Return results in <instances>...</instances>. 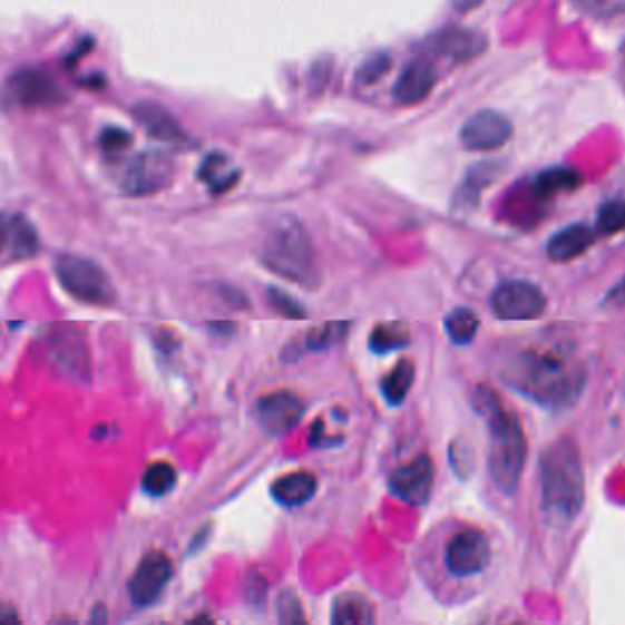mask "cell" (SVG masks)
Masks as SVG:
<instances>
[{"instance_id": "6da1fadb", "label": "cell", "mask_w": 625, "mask_h": 625, "mask_svg": "<svg viewBox=\"0 0 625 625\" xmlns=\"http://www.w3.org/2000/svg\"><path fill=\"white\" fill-rule=\"evenodd\" d=\"M502 380L539 408H570L584 393L585 369L561 349H530L508 365Z\"/></svg>"}, {"instance_id": "7a4b0ae2", "label": "cell", "mask_w": 625, "mask_h": 625, "mask_svg": "<svg viewBox=\"0 0 625 625\" xmlns=\"http://www.w3.org/2000/svg\"><path fill=\"white\" fill-rule=\"evenodd\" d=\"M473 408L488 426V470L497 490L514 496L521 485L527 465V434L516 413L505 411L501 400L490 388L476 389Z\"/></svg>"}, {"instance_id": "3957f363", "label": "cell", "mask_w": 625, "mask_h": 625, "mask_svg": "<svg viewBox=\"0 0 625 625\" xmlns=\"http://www.w3.org/2000/svg\"><path fill=\"white\" fill-rule=\"evenodd\" d=\"M541 511L550 525H568L585 502V471L582 453L573 439L554 440L539 457Z\"/></svg>"}, {"instance_id": "277c9868", "label": "cell", "mask_w": 625, "mask_h": 625, "mask_svg": "<svg viewBox=\"0 0 625 625\" xmlns=\"http://www.w3.org/2000/svg\"><path fill=\"white\" fill-rule=\"evenodd\" d=\"M258 258L266 268L292 283L306 289L320 284V270L309 233L292 215H281L270 224L258 246Z\"/></svg>"}, {"instance_id": "5b68a950", "label": "cell", "mask_w": 625, "mask_h": 625, "mask_svg": "<svg viewBox=\"0 0 625 625\" xmlns=\"http://www.w3.org/2000/svg\"><path fill=\"white\" fill-rule=\"evenodd\" d=\"M56 275L68 294L87 305L110 306L116 301V289L109 274L92 258L76 254L59 255Z\"/></svg>"}, {"instance_id": "8992f818", "label": "cell", "mask_w": 625, "mask_h": 625, "mask_svg": "<svg viewBox=\"0 0 625 625\" xmlns=\"http://www.w3.org/2000/svg\"><path fill=\"white\" fill-rule=\"evenodd\" d=\"M490 305L499 320L530 321L539 318L547 309V295L533 281L508 280L497 284Z\"/></svg>"}, {"instance_id": "52a82bcc", "label": "cell", "mask_w": 625, "mask_h": 625, "mask_svg": "<svg viewBox=\"0 0 625 625\" xmlns=\"http://www.w3.org/2000/svg\"><path fill=\"white\" fill-rule=\"evenodd\" d=\"M490 559V541L477 528H465L455 534L446 547L445 564L453 578H471L485 573Z\"/></svg>"}, {"instance_id": "ba28073f", "label": "cell", "mask_w": 625, "mask_h": 625, "mask_svg": "<svg viewBox=\"0 0 625 625\" xmlns=\"http://www.w3.org/2000/svg\"><path fill=\"white\" fill-rule=\"evenodd\" d=\"M433 482L434 466L428 453H420L408 465L391 471L388 479L391 494L413 507H424L431 497Z\"/></svg>"}, {"instance_id": "9c48e42d", "label": "cell", "mask_w": 625, "mask_h": 625, "mask_svg": "<svg viewBox=\"0 0 625 625\" xmlns=\"http://www.w3.org/2000/svg\"><path fill=\"white\" fill-rule=\"evenodd\" d=\"M170 576H173V564L166 554L160 550L147 554L136 567L135 574L130 576L127 587L130 602L138 607L155 604L169 584Z\"/></svg>"}, {"instance_id": "30bf717a", "label": "cell", "mask_w": 625, "mask_h": 625, "mask_svg": "<svg viewBox=\"0 0 625 625\" xmlns=\"http://www.w3.org/2000/svg\"><path fill=\"white\" fill-rule=\"evenodd\" d=\"M170 176H173V162L169 156L164 153H144L130 162L129 169L125 170L121 186L129 195H150L166 187Z\"/></svg>"}, {"instance_id": "8fae6325", "label": "cell", "mask_w": 625, "mask_h": 625, "mask_svg": "<svg viewBox=\"0 0 625 625\" xmlns=\"http://www.w3.org/2000/svg\"><path fill=\"white\" fill-rule=\"evenodd\" d=\"M305 414V403L297 394L290 391H275L258 400L255 406V417L264 431L270 434L289 433L300 424Z\"/></svg>"}, {"instance_id": "7c38bea8", "label": "cell", "mask_w": 625, "mask_h": 625, "mask_svg": "<svg viewBox=\"0 0 625 625\" xmlns=\"http://www.w3.org/2000/svg\"><path fill=\"white\" fill-rule=\"evenodd\" d=\"M6 92L16 104L27 107L56 105L61 101V87L45 70L22 68L11 74Z\"/></svg>"}, {"instance_id": "4fadbf2b", "label": "cell", "mask_w": 625, "mask_h": 625, "mask_svg": "<svg viewBox=\"0 0 625 625\" xmlns=\"http://www.w3.org/2000/svg\"><path fill=\"white\" fill-rule=\"evenodd\" d=\"M510 119L497 110L473 114L460 129V141L466 149L491 150L507 144L511 136Z\"/></svg>"}, {"instance_id": "5bb4252c", "label": "cell", "mask_w": 625, "mask_h": 625, "mask_svg": "<svg viewBox=\"0 0 625 625\" xmlns=\"http://www.w3.org/2000/svg\"><path fill=\"white\" fill-rule=\"evenodd\" d=\"M486 47H488V39L479 31L448 28L429 37L426 52L448 57L451 61H470L481 56Z\"/></svg>"}, {"instance_id": "9a60e30c", "label": "cell", "mask_w": 625, "mask_h": 625, "mask_svg": "<svg viewBox=\"0 0 625 625\" xmlns=\"http://www.w3.org/2000/svg\"><path fill=\"white\" fill-rule=\"evenodd\" d=\"M437 84L433 62L419 57L408 62L394 84L393 96L400 105H417L428 98Z\"/></svg>"}, {"instance_id": "2e32d148", "label": "cell", "mask_w": 625, "mask_h": 625, "mask_svg": "<svg viewBox=\"0 0 625 625\" xmlns=\"http://www.w3.org/2000/svg\"><path fill=\"white\" fill-rule=\"evenodd\" d=\"M596 232L587 224H570L548 238L547 255L554 263H568L595 244Z\"/></svg>"}, {"instance_id": "e0dca14e", "label": "cell", "mask_w": 625, "mask_h": 625, "mask_svg": "<svg viewBox=\"0 0 625 625\" xmlns=\"http://www.w3.org/2000/svg\"><path fill=\"white\" fill-rule=\"evenodd\" d=\"M501 164L497 162H481L468 170L465 182H460L459 189L455 192L453 207L460 212H468L479 204L482 192L501 175Z\"/></svg>"}, {"instance_id": "ac0fdd59", "label": "cell", "mask_w": 625, "mask_h": 625, "mask_svg": "<svg viewBox=\"0 0 625 625\" xmlns=\"http://www.w3.org/2000/svg\"><path fill=\"white\" fill-rule=\"evenodd\" d=\"M4 250L13 261L33 257L39 250V235L36 227L19 213L6 218Z\"/></svg>"}, {"instance_id": "d6986e66", "label": "cell", "mask_w": 625, "mask_h": 625, "mask_svg": "<svg viewBox=\"0 0 625 625\" xmlns=\"http://www.w3.org/2000/svg\"><path fill=\"white\" fill-rule=\"evenodd\" d=\"M318 490V481L311 471H294L283 476L272 485L270 491L283 507H301L311 501Z\"/></svg>"}, {"instance_id": "ffe728a7", "label": "cell", "mask_w": 625, "mask_h": 625, "mask_svg": "<svg viewBox=\"0 0 625 625\" xmlns=\"http://www.w3.org/2000/svg\"><path fill=\"white\" fill-rule=\"evenodd\" d=\"M135 116L141 127L155 138L166 141H178L184 138L180 125L173 118V114L155 101H141L136 105Z\"/></svg>"}, {"instance_id": "44dd1931", "label": "cell", "mask_w": 625, "mask_h": 625, "mask_svg": "<svg viewBox=\"0 0 625 625\" xmlns=\"http://www.w3.org/2000/svg\"><path fill=\"white\" fill-rule=\"evenodd\" d=\"M584 182V176L573 167H550L534 178L533 193L539 201L558 197L561 193L576 192Z\"/></svg>"}, {"instance_id": "7402d4cb", "label": "cell", "mask_w": 625, "mask_h": 625, "mask_svg": "<svg viewBox=\"0 0 625 625\" xmlns=\"http://www.w3.org/2000/svg\"><path fill=\"white\" fill-rule=\"evenodd\" d=\"M332 624H372L374 609L371 602L358 593H343L332 604Z\"/></svg>"}, {"instance_id": "603a6c76", "label": "cell", "mask_w": 625, "mask_h": 625, "mask_svg": "<svg viewBox=\"0 0 625 625\" xmlns=\"http://www.w3.org/2000/svg\"><path fill=\"white\" fill-rule=\"evenodd\" d=\"M414 363L411 360H400L380 382V391L385 402L391 406H400L408 398L413 388Z\"/></svg>"}, {"instance_id": "cb8c5ba5", "label": "cell", "mask_w": 625, "mask_h": 625, "mask_svg": "<svg viewBox=\"0 0 625 625\" xmlns=\"http://www.w3.org/2000/svg\"><path fill=\"white\" fill-rule=\"evenodd\" d=\"M198 176L204 184L209 186L213 193H224L235 186L238 173L233 169L226 156L221 155V153H213V155L207 156L206 160L202 162Z\"/></svg>"}, {"instance_id": "d4e9b609", "label": "cell", "mask_w": 625, "mask_h": 625, "mask_svg": "<svg viewBox=\"0 0 625 625\" xmlns=\"http://www.w3.org/2000/svg\"><path fill=\"white\" fill-rule=\"evenodd\" d=\"M411 332L402 321H388L374 326L369 336V349L374 354H389L409 345Z\"/></svg>"}, {"instance_id": "484cf974", "label": "cell", "mask_w": 625, "mask_h": 625, "mask_svg": "<svg viewBox=\"0 0 625 625\" xmlns=\"http://www.w3.org/2000/svg\"><path fill=\"white\" fill-rule=\"evenodd\" d=\"M479 325H481L479 315L468 306L453 309L445 320L446 334L455 345H470L471 341L476 340Z\"/></svg>"}, {"instance_id": "4316f807", "label": "cell", "mask_w": 625, "mask_h": 625, "mask_svg": "<svg viewBox=\"0 0 625 625\" xmlns=\"http://www.w3.org/2000/svg\"><path fill=\"white\" fill-rule=\"evenodd\" d=\"M349 326H351V321H329L325 325L314 326L306 332L301 346L306 352L326 351V349L338 345L346 336Z\"/></svg>"}, {"instance_id": "83f0119b", "label": "cell", "mask_w": 625, "mask_h": 625, "mask_svg": "<svg viewBox=\"0 0 625 625\" xmlns=\"http://www.w3.org/2000/svg\"><path fill=\"white\" fill-rule=\"evenodd\" d=\"M176 485V470L169 462H155L141 477V490L153 497L166 496Z\"/></svg>"}, {"instance_id": "f1b7e54d", "label": "cell", "mask_w": 625, "mask_h": 625, "mask_svg": "<svg viewBox=\"0 0 625 625\" xmlns=\"http://www.w3.org/2000/svg\"><path fill=\"white\" fill-rule=\"evenodd\" d=\"M625 230V201L616 198V201L605 202L599 207L598 218H596V232L599 235H615V233Z\"/></svg>"}, {"instance_id": "f546056e", "label": "cell", "mask_w": 625, "mask_h": 625, "mask_svg": "<svg viewBox=\"0 0 625 625\" xmlns=\"http://www.w3.org/2000/svg\"><path fill=\"white\" fill-rule=\"evenodd\" d=\"M448 460H450L451 470L459 479H468L473 471V451L470 445L462 439L451 440L448 448Z\"/></svg>"}, {"instance_id": "4dcf8cb0", "label": "cell", "mask_w": 625, "mask_h": 625, "mask_svg": "<svg viewBox=\"0 0 625 625\" xmlns=\"http://www.w3.org/2000/svg\"><path fill=\"white\" fill-rule=\"evenodd\" d=\"M266 297H268L270 306L289 320H303L306 315L305 306L301 305L294 295L284 292V290L270 286Z\"/></svg>"}, {"instance_id": "1f68e13d", "label": "cell", "mask_w": 625, "mask_h": 625, "mask_svg": "<svg viewBox=\"0 0 625 625\" xmlns=\"http://www.w3.org/2000/svg\"><path fill=\"white\" fill-rule=\"evenodd\" d=\"M389 67H391V59L385 53L369 57L368 61L358 68V81L362 85H372L382 78L383 74L388 72Z\"/></svg>"}, {"instance_id": "d6a6232c", "label": "cell", "mask_w": 625, "mask_h": 625, "mask_svg": "<svg viewBox=\"0 0 625 625\" xmlns=\"http://www.w3.org/2000/svg\"><path fill=\"white\" fill-rule=\"evenodd\" d=\"M576 4L593 17H615L625 13V0H576Z\"/></svg>"}, {"instance_id": "836d02e7", "label": "cell", "mask_w": 625, "mask_h": 625, "mask_svg": "<svg viewBox=\"0 0 625 625\" xmlns=\"http://www.w3.org/2000/svg\"><path fill=\"white\" fill-rule=\"evenodd\" d=\"M277 616L281 622H305V616L301 613L300 599L292 590H286L277 599Z\"/></svg>"}, {"instance_id": "e575fe53", "label": "cell", "mask_w": 625, "mask_h": 625, "mask_svg": "<svg viewBox=\"0 0 625 625\" xmlns=\"http://www.w3.org/2000/svg\"><path fill=\"white\" fill-rule=\"evenodd\" d=\"M130 136L121 129H107L101 135V145L107 150L124 149L125 145H129Z\"/></svg>"}, {"instance_id": "d590c367", "label": "cell", "mask_w": 625, "mask_h": 625, "mask_svg": "<svg viewBox=\"0 0 625 625\" xmlns=\"http://www.w3.org/2000/svg\"><path fill=\"white\" fill-rule=\"evenodd\" d=\"M602 306L604 309H622V306H625V275L607 292V295L602 300Z\"/></svg>"}, {"instance_id": "8d00e7d4", "label": "cell", "mask_w": 625, "mask_h": 625, "mask_svg": "<svg viewBox=\"0 0 625 625\" xmlns=\"http://www.w3.org/2000/svg\"><path fill=\"white\" fill-rule=\"evenodd\" d=\"M482 0H453L455 10L470 11L481 4Z\"/></svg>"}]
</instances>
